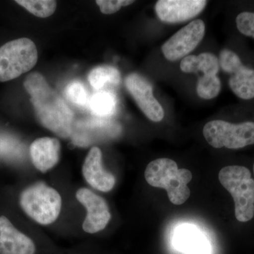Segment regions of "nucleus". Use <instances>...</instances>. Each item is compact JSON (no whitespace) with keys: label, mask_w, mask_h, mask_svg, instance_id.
Wrapping results in <instances>:
<instances>
[{"label":"nucleus","mask_w":254,"mask_h":254,"mask_svg":"<svg viewBox=\"0 0 254 254\" xmlns=\"http://www.w3.org/2000/svg\"><path fill=\"white\" fill-rule=\"evenodd\" d=\"M36 250L31 238L18 231L6 217L0 216V254H35Z\"/></svg>","instance_id":"12"},{"label":"nucleus","mask_w":254,"mask_h":254,"mask_svg":"<svg viewBox=\"0 0 254 254\" xmlns=\"http://www.w3.org/2000/svg\"><path fill=\"white\" fill-rule=\"evenodd\" d=\"M16 2L40 18L51 16L57 7L56 1L53 0H16Z\"/></svg>","instance_id":"18"},{"label":"nucleus","mask_w":254,"mask_h":254,"mask_svg":"<svg viewBox=\"0 0 254 254\" xmlns=\"http://www.w3.org/2000/svg\"></svg>","instance_id":"26"},{"label":"nucleus","mask_w":254,"mask_h":254,"mask_svg":"<svg viewBox=\"0 0 254 254\" xmlns=\"http://www.w3.org/2000/svg\"><path fill=\"white\" fill-rule=\"evenodd\" d=\"M113 128H116L113 123L102 119L81 122L76 124L75 127L73 141L81 146L88 145L93 139L92 138L105 135L108 131L112 133Z\"/></svg>","instance_id":"15"},{"label":"nucleus","mask_w":254,"mask_h":254,"mask_svg":"<svg viewBox=\"0 0 254 254\" xmlns=\"http://www.w3.org/2000/svg\"><path fill=\"white\" fill-rule=\"evenodd\" d=\"M198 70L205 76H216L219 71V60L212 53H201L198 56Z\"/></svg>","instance_id":"22"},{"label":"nucleus","mask_w":254,"mask_h":254,"mask_svg":"<svg viewBox=\"0 0 254 254\" xmlns=\"http://www.w3.org/2000/svg\"><path fill=\"white\" fill-rule=\"evenodd\" d=\"M121 74L118 68L109 65L97 66L88 75V81L95 89L100 91L106 85H118Z\"/></svg>","instance_id":"17"},{"label":"nucleus","mask_w":254,"mask_h":254,"mask_svg":"<svg viewBox=\"0 0 254 254\" xmlns=\"http://www.w3.org/2000/svg\"><path fill=\"white\" fill-rule=\"evenodd\" d=\"M177 250L185 254H210V242L195 225L185 224L177 227L173 239Z\"/></svg>","instance_id":"13"},{"label":"nucleus","mask_w":254,"mask_h":254,"mask_svg":"<svg viewBox=\"0 0 254 254\" xmlns=\"http://www.w3.org/2000/svg\"><path fill=\"white\" fill-rule=\"evenodd\" d=\"M61 145L57 138H37L30 147L32 163L42 173L55 167L59 162Z\"/></svg>","instance_id":"14"},{"label":"nucleus","mask_w":254,"mask_h":254,"mask_svg":"<svg viewBox=\"0 0 254 254\" xmlns=\"http://www.w3.org/2000/svg\"><path fill=\"white\" fill-rule=\"evenodd\" d=\"M118 100L112 92L100 91L90 98L88 108L95 116L101 119L108 118L115 113Z\"/></svg>","instance_id":"16"},{"label":"nucleus","mask_w":254,"mask_h":254,"mask_svg":"<svg viewBox=\"0 0 254 254\" xmlns=\"http://www.w3.org/2000/svg\"><path fill=\"white\" fill-rule=\"evenodd\" d=\"M203 136L215 148L239 149L254 144V123L231 124L222 120L209 122L203 127Z\"/></svg>","instance_id":"6"},{"label":"nucleus","mask_w":254,"mask_h":254,"mask_svg":"<svg viewBox=\"0 0 254 254\" xmlns=\"http://www.w3.org/2000/svg\"><path fill=\"white\" fill-rule=\"evenodd\" d=\"M221 90V82L217 76H205L198 78L196 85L197 94L205 100L213 99Z\"/></svg>","instance_id":"19"},{"label":"nucleus","mask_w":254,"mask_h":254,"mask_svg":"<svg viewBox=\"0 0 254 254\" xmlns=\"http://www.w3.org/2000/svg\"><path fill=\"white\" fill-rule=\"evenodd\" d=\"M65 95L70 102L80 107H88L90 98L83 83L80 81H72L68 83L65 89Z\"/></svg>","instance_id":"20"},{"label":"nucleus","mask_w":254,"mask_h":254,"mask_svg":"<svg viewBox=\"0 0 254 254\" xmlns=\"http://www.w3.org/2000/svg\"><path fill=\"white\" fill-rule=\"evenodd\" d=\"M145 179L148 185L164 189L173 204H183L190 197L188 184L192 173L187 169H179L176 162L168 158H159L150 162L145 170Z\"/></svg>","instance_id":"2"},{"label":"nucleus","mask_w":254,"mask_h":254,"mask_svg":"<svg viewBox=\"0 0 254 254\" xmlns=\"http://www.w3.org/2000/svg\"><path fill=\"white\" fill-rule=\"evenodd\" d=\"M19 202L26 215L41 225L53 223L61 211V195L44 184L32 185L23 190Z\"/></svg>","instance_id":"4"},{"label":"nucleus","mask_w":254,"mask_h":254,"mask_svg":"<svg viewBox=\"0 0 254 254\" xmlns=\"http://www.w3.org/2000/svg\"><path fill=\"white\" fill-rule=\"evenodd\" d=\"M76 197L87 210L83 230L90 234L104 230L111 218L109 207L104 198L87 188L79 189Z\"/></svg>","instance_id":"9"},{"label":"nucleus","mask_w":254,"mask_h":254,"mask_svg":"<svg viewBox=\"0 0 254 254\" xmlns=\"http://www.w3.org/2000/svg\"><path fill=\"white\" fill-rule=\"evenodd\" d=\"M134 1L129 0H97L96 4L100 6V11L105 14H112L121 9L122 6L131 4Z\"/></svg>","instance_id":"24"},{"label":"nucleus","mask_w":254,"mask_h":254,"mask_svg":"<svg viewBox=\"0 0 254 254\" xmlns=\"http://www.w3.org/2000/svg\"><path fill=\"white\" fill-rule=\"evenodd\" d=\"M205 23L201 19L191 21L177 31L162 46V52L169 61L185 58L198 46L205 34Z\"/></svg>","instance_id":"7"},{"label":"nucleus","mask_w":254,"mask_h":254,"mask_svg":"<svg viewBox=\"0 0 254 254\" xmlns=\"http://www.w3.org/2000/svg\"><path fill=\"white\" fill-rule=\"evenodd\" d=\"M206 4L204 0H159L155 11L163 22H184L199 14Z\"/></svg>","instance_id":"10"},{"label":"nucleus","mask_w":254,"mask_h":254,"mask_svg":"<svg viewBox=\"0 0 254 254\" xmlns=\"http://www.w3.org/2000/svg\"><path fill=\"white\" fill-rule=\"evenodd\" d=\"M31 95L37 118L43 127L58 136L67 138L73 130V114L64 100L41 73H30L23 82Z\"/></svg>","instance_id":"1"},{"label":"nucleus","mask_w":254,"mask_h":254,"mask_svg":"<svg viewBox=\"0 0 254 254\" xmlns=\"http://www.w3.org/2000/svg\"><path fill=\"white\" fill-rule=\"evenodd\" d=\"M219 180L233 198L237 220L250 221L254 217V180L250 170L239 165L225 167L219 173Z\"/></svg>","instance_id":"3"},{"label":"nucleus","mask_w":254,"mask_h":254,"mask_svg":"<svg viewBox=\"0 0 254 254\" xmlns=\"http://www.w3.org/2000/svg\"><path fill=\"white\" fill-rule=\"evenodd\" d=\"M229 85L232 91L239 98L244 100H250L254 98V83L238 79L232 76L229 80Z\"/></svg>","instance_id":"21"},{"label":"nucleus","mask_w":254,"mask_h":254,"mask_svg":"<svg viewBox=\"0 0 254 254\" xmlns=\"http://www.w3.org/2000/svg\"><path fill=\"white\" fill-rule=\"evenodd\" d=\"M83 175L93 188L100 191H110L115 187V177L103 168L102 152L98 147H93L88 152L83 165Z\"/></svg>","instance_id":"11"},{"label":"nucleus","mask_w":254,"mask_h":254,"mask_svg":"<svg viewBox=\"0 0 254 254\" xmlns=\"http://www.w3.org/2000/svg\"><path fill=\"white\" fill-rule=\"evenodd\" d=\"M38 58L36 45L29 38L8 42L0 48V81H11L28 72Z\"/></svg>","instance_id":"5"},{"label":"nucleus","mask_w":254,"mask_h":254,"mask_svg":"<svg viewBox=\"0 0 254 254\" xmlns=\"http://www.w3.org/2000/svg\"><path fill=\"white\" fill-rule=\"evenodd\" d=\"M125 86L147 118L155 123L163 120L165 115L163 107L153 95V86L146 78L132 73L127 76Z\"/></svg>","instance_id":"8"},{"label":"nucleus","mask_w":254,"mask_h":254,"mask_svg":"<svg viewBox=\"0 0 254 254\" xmlns=\"http://www.w3.org/2000/svg\"><path fill=\"white\" fill-rule=\"evenodd\" d=\"M236 23L240 33L254 38V13H241L237 16Z\"/></svg>","instance_id":"23"},{"label":"nucleus","mask_w":254,"mask_h":254,"mask_svg":"<svg viewBox=\"0 0 254 254\" xmlns=\"http://www.w3.org/2000/svg\"><path fill=\"white\" fill-rule=\"evenodd\" d=\"M180 68L185 73H196L198 70V56L187 55L180 63Z\"/></svg>","instance_id":"25"}]
</instances>
